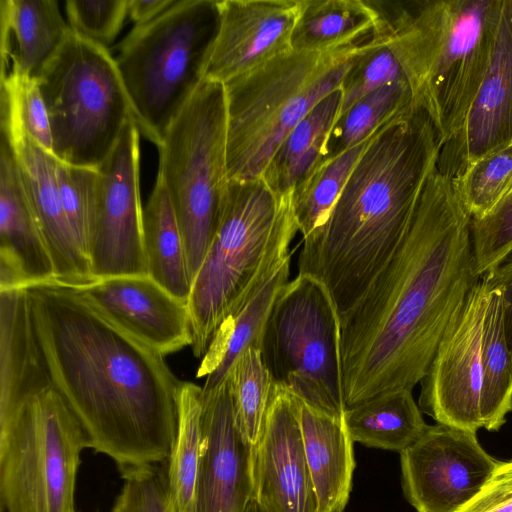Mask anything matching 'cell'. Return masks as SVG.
I'll return each mask as SVG.
<instances>
[{"instance_id":"6da1fadb","label":"cell","mask_w":512,"mask_h":512,"mask_svg":"<svg viewBox=\"0 0 512 512\" xmlns=\"http://www.w3.org/2000/svg\"><path fill=\"white\" fill-rule=\"evenodd\" d=\"M470 220L451 178L436 169L404 239L341 320L346 408L412 391L426 374L447 327L480 280Z\"/></svg>"},{"instance_id":"7a4b0ae2","label":"cell","mask_w":512,"mask_h":512,"mask_svg":"<svg viewBox=\"0 0 512 512\" xmlns=\"http://www.w3.org/2000/svg\"><path fill=\"white\" fill-rule=\"evenodd\" d=\"M51 380L82 425L90 448L120 472L168 461L182 382L163 355L58 281L25 288Z\"/></svg>"},{"instance_id":"3957f363","label":"cell","mask_w":512,"mask_h":512,"mask_svg":"<svg viewBox=\"0 0 512 512\" xmlns=\"http://www.w3.org/2000/svg\"><path fill=\"white\" fill-rule=\"evenodd\" d=\"M441 146L429 116L416 106L391 119L373 136L327 220L303 239L298 274L324 284L340 320L407 234Z\"/></svg>"},{"instance_id":"277c9868","label":"cell","mask_w":512,"mask_h":512,"mask_svg":"<svg viewBox=\"0 0 512 512\" xmlns=\"http://www.w3.org/2000/svg\"><path fill=\"white\" fill-rule=\"evenodd\" d=\"M371 36L385 44L409 83L413 104L443 145L460 129L493 56L503 0H369Z\"/></svg>"},{"instance_id":"5b68a950","label":"cell","mask_w":512,"mask_h":512,"mask_svg":"<svg viewBox=\"0 0 512 512\" xmlns=\"http://www.w3.org/2000/svg\"><path fill=\"white\" fill-rule=\"evenodd\" d=\"M297 232L292 192L276 194L262 178L228 181L216 233L188 299L195 357L204 356L221 322L291 254Z\"/></svg>"},{"instance_id":"8992f818","label":"cell","mask_w":512,"mask_h":512,"mask_svg":"<svg viewBox=\"0 0 512 512\" xmlns=\"http://www.w3.org/2000/svg\"><path fill=\"white\" fill-rule=\"evenodd\" d=\"M370 37L330 51L290 50L224 83L229 180L262 177L293 128L341 87Z\"/></svg>"},{"instance_id":"52a82bcc","label":"cell","mask_w":512,"mask_h":512,"mask_svg":"<svg viewBox=\"0 0 512 512\" xmlns=\"http://www.w3.org/2000/svg\"><path fill=\"white\" fill-rule=\"evenodd\" d=\"M218 26L216 0H176L119 45L115 61L134 121L157 147L205 80Z\"/></svg>"},{"instance_id":"ba28073f","label":"cell","mask_w":512,"mask_h":512,"mask_svg":"<svg viewBox=\"0 0 512 512\" xmlns=\"http://www.w3.org/2000/svg\"><path fill=\"white\" fill-rule=\"evenodd\" d=\"M36 79L49 116L52 154L71 166L98 169L134 120L115 58L70 29Z\"/></svg>"},{"instance_id":"9c48e42d","label":"cell","mask_w":512,"mask_h":512,"mask_svg":"<svg viewBox=\"0 0 512 512\" xmlns=\"http://www.w3.org/2000/svg\"><path fill=\"white\" fill-rule=\"evenodd\" d=\"M223 83L204 80L169 126L158 175L169 194L194 280L216 233L228 185Z\"/></svg>"},{"instance_id":"30bf717a","label":"cell","mask_w":512,"mask_h":512,"mask_svg":"<svg viewBox=\"0 0 512 512\" xmlns=\"http://www.w3.org/2000/svg\"><path fill=\"white\" fill-rule=\"evenodd\" d=\"M88 437L54 386L0 418L2 512H76L74 494Z\"/></svg>"},{"instance_id":"8fae6325","label":"cell","mask_w":512,"mask_h":512,"mask_svg":"<svg viewBox=\"0 0 512 512\" xmlns=\"http://www.w3.org/2000/svg\"><path fill=\"white\" fill-rule=\"evenodd\" d=\"M261 353L275 384L319 411L344 417L341 320L318 279L298 274L282 288Z\"/></svg>"},{"instance_id":"7c38bea8","label":"cell","mask_w":512,"mask_h":512,"mask_svg":"<svg viewBox=\"0 0 512 512\" xmlns=\"http://www.w3.org/2000/svg\"><path fill=\"white\" fill-rule=\"evenodd\" d=\"M139 136L137 124L129 121L117 145L97 169L99 188L87 244L94 280L148 275L140 198Z\"/></svg>"},{"instance_id":"4fadbf2b","label":"cell","mask_w":512,"mask_h":512,"mask_svg":"<svg viewBox=\"0 0 512 512\" xmlns=\"http://www.w3.org/2000/svg\"><path fill=\"white\" fill-rule=\"evenodd\" d=\"M489 285L480 278L441 338L420 381V410L437 423L482 428V330Z\"/></svg>"},{"instance_id":"5bb4252c","label":"cell","mask_w":512,"mask_h":512,"mask_svg":"<svg viewBox=\"0 0 512 512\" xmlns=\"http://www.w3.org/2000/svg\"><path fill=\"white\" fill-rule=\"evenodd\" d=\"M500 461L475 432L437 423L400 452L405 498L417 512H457L484 486Z\"/></svg>"},{"instance_id":"9a60e30c","label":"cell","mask_w":512,"mask_h":512,"mask_svg":"<svg viewBox=\"0 0 512 512\" xmlns=\"http://www.w3.org/2000/svg\"><path fill=\"white\" fill-rule=\"evenodd\" d=\"M267 512H318L299 401L274 383L253 464V496Z\"/></svg>"},{"instance_id":"2e32d148","label":"cell","mask_w":512,"mask_h":512,"mask_svg":"<svg viewBox=\"0 0 512 512\" xmlns=\"http://www.w3.org/2000/svg\"><path fill=\"white\" fill-rule=\"evenodd\" d=\"M255 446L235 421L227 380L202 391V441L192 512H242L253 496Z\"/></svg>"},{"instance_id":"e0dca14e","label":"cell","mask_w":512,"mask_h":512,"mask_svg":"<svg viewBox=\"0 0 512 512\" xmlns=\"http://www.w3.org/2000/svg\"><path fill=\"white\" fill-rule=\"evenodd\" d=\"M205 80L226 83L292 50L303 0H221Z\"/></svg>"},{"instance_id":"ac0fdd59","label":"cell","mask_w":512,"mask_h":512,"mask_svg":"<svg viewBox=\"0 0 512 512\" xmlns=\"http://www.w3.org/2000/svg\"><path fill=\"white\" fill-rule=\"evenodd\" d=\"M76 288L106 318L161 355L191 346L188 303L150 276L108 277Z\"/></svg>"},{"instance_id":"d6986e66","label":"cell","mask_w":512,"mask_h":512,"mask_svg":"<svg viewBox=\"0 0 512 512\" xmlns=\"http://www.w3.org/2000/svg\"><path fill=\"white\" fill-rule=\"evenodd\" d=\"M512 143V0H503L490 66L458 132L441 146L437 169L454 178Z\"/></svg>"},{"instance_id":"ffe728a7","label":"cell","mask_w":512,"mask_h":512,"mask_svg":"<svg viewBox=\"0 0 512 512\" xmlns=\"http://www.w3.org/2000/svg\"><path fill=\"white\" fill-rule=\"evenodd\" d=\"M14 151L35 220L51 255L56 281L74 287L95 281L62 206L57 159L22 129L1 125Z\"/></svg>"},{"instance_id":"44dd1931","label":"cell","mask_w":512,"mask_h":512,"mask_svg":"<svg viewBox=\"0 0 512 512\" xmlns=\"http://www.w3.org/2000/svg\"><path fill=\"white\" fill-rule=\"evenodd\" d=\"M54 281V264L30 206L14 151L1 134L0 290Z\"/></svg>"},{"instance_id":"7402d4cb","label":"cell","mask_w":512,"mask_h":512,"mask_svg":"<svg viewBox=\"0 0 512 512\" xmlns=\"http://www.w3.org/2000/svg\"><path fill=\"white\" fill-rule=\"evenodd\" d=\"M52 386L25 288L0 290V418Z\"/></svg>"},{"instance_id":"603a6c76","label":"cell","mask_w":512,"mask_h":512,"mask_svg":"<svg viewBox=\"0 0 512 512\" xmlns=\"http://www.w3.org/2000/svg\"><path fill=\"white\" fill-rule=\"evenodd\" d=\"M1 77L37 78L58 51L70 27L54 0H1Z\"/></svg>"},{"instance_id":"cb8c5ba5","label":"cell","mask_w":512,"mask_h":512,"mask_svg":"<svg viewBox=\"0 0 512 512\" xmlns=\"http://www.w3.org/2000/svg\"><path fill=\"white\" fill-rule=\"evenodd\" d=\"M299 401L303 445L318 512H344L356 466L344 417H335Z\"/></svg>"},{"instance_id":"d4e9b609","label":"cell","mask_w":512,"mask_h":512,"mask_svg":"<svg viewBox=\"0 0 512 512\" xmlns=\"http://www.w3.org/2000/svg\"><path fill=\"white\" fill-rule=\"evenodd\" d=\"M291 254L272 272L259 290L217 328L202 357L196 377H205L203 393L223 384L238 356L249 347L261 350L265 328L273 305L288 283Z\"/></svg>"},{"instance_id":"484cf974","label":"cell","mask_w":512,"mask_h":512,"mask_svg":"<svg viewBox=\"0 0 512 512\" xmlns=\"http://www.w3.org/2000/svg\"><path fill=\"white\" fill-rule=\"evenodd\" d=\"M341 102L339 88L323 98L278 147L261 177L276 194L293 192L321 162Z\"/></svg>"},{"instance_id":"4316f807","label":"cell","mask_w":512,"mask_h":512,"mask_svg":"<svg viewBox=\"0 0 512 512\" xmlns=\"http://www.w3.org/2000/svg\"><path fill=\"white\" fill-rule=\"evenodd\" d=\"M143 244L148 276L188 303L193 281L184 242L169 194L158 174L143 208Z\"/></svg>"},{"instance_id":"83f0119b","label":"cell","mask_w":512,"mask_h":512,"mask_svg":"<svg viewBox=\"0 0 512 512\" xmlns=\"http://www.w3.org/2000/svg\"><path fill=\"white\" fill-rule=\"evenodd\" d=\"M344 421L354 442L399 453L428 426L411 390L382 394L348 407Z\"/></svg>"},{"instance_id":"f1b7e54d","label":"cell","mask_w":512,"mask_h":512,"mask_svg":"<svg viewBox=\"0 0 512 512\" xmlns=\"http://www.w3.org/2000/svg\"><path fill=\"white\" fill-rule=\"evenodd\" d=\"M375 23L369 0H303L291 47L322 52L351 46L368 39Z\"/></svg>"},{"instance_id":"f546056e","label":"cell","mask_w":512,"mask_h":512,"mask_svg":"<svg viewBox=\"0 0 512 512\" xmlns=\"http://www.w3.org/2000/svg\"><path fill=\"white\" fill-rule=\"evenodd\" d=\"M485 280L489 289L482 330V428L498 431L512 412V355L504 331L500 294Z\"/></svg>"},{"instance_id":"4dcf8cb0","label":"cell","mask_w":512,"mask_h":512,"mask_svg":"<svg viewBox=\"0 0 512 512\" xmlns=\"http://www.w3.org/2000/svg\"><path fill=\"white\" fill-rule=\"evenodd\" d=\"M202 441V387L182 382L178 424L166 462L169 491L177 512H192Z\"/></svg>"},{"instance_id":"1f68e13d","label":"cell","mask_w":512,"mask_h":512,"mask_svg":"<svg viewBox=\"0 0 512 512\" xmlns=\"http://www.w3.org/2000/svg\"><path fill=\"white\" fill-rule=\"evenodd\" d=\"M412 106V92L406 79L387 84L368 94L337 118L321 162L367 140L383 125Z\"/></svg>"},{"instance_id":"d6a6232c","label":"cell","mask_w":512,"mask_h":512,"mask_svg":"<svg viewBox=\"0 0 512 512\" xmlns=\"http://www.w3.org/2000/svg\"><path fill=\"white\" fill-rule=\"evenodd\" d=\"M374 135L375 133L342 154L321 162L293 190V213L303 239L327 220L350 174Z\"/></svg>"},{"instance_id":"836d02e7","label":"cell","mask_w":512,"mask_h":512,"mask_svg":"<svg viewBox=\"0 0 512 512\" xmlns=\"http://www.w3.org/2000/svg\"><path fill=\"white\" fill-rule=\"evenodd\" d=\"M227 382L238 429L256 445L260 438L274 386L260 349L249 347L232 365Z\"/></svg>"},{"instance_id":"e575fe53","label":"cell","mask_w":512,"mask_h":512,"mask_svg":"<svg viewBox=\"0 0 512 512\" xmlns=\"http://www.w3.org/2000/svg\"><path fill=\"white\" fill-rule=\"evenodd\" d=\"M451 181L469 216H484L512 187V143L478 158Z\"/></svg>"},{"instance_id":"d590c367","label":"cell","mask_w":512,"mask_h":512,"mask_svg":"<svg viewBox=\"0 0 512 512\" xmlns=\"http://www.w3.org/2000/svg\"><path fill=\"white\" fill-rule=\"evenodd\" d=\"M1 124L22 129L52 153L49 116L36 78L20 74L1 77Z\"/></svg>"},{"instance_id":"8d00e7d4","label":"cell","mask_w":512,"mask_h":512,"mask_svg":"<svg viewBox=\"0 0 512 512\" xmlns=\"http://www.w3.org/2000/svg\"><path fill=\"white\" fill-rule=\"evenodd\" d=\"M470 239L479 278L512 258V187L487 214L471 218Z\"/></svg>"},{"instance_id":"74e56055","label":"cell","mask_w":512,"mask_h":512,"mask_svg":"<svg viewBox=\"0 0 512 512\" xmlns=\"http://www.w3.org/2000/svg\"><path fill=\"white\" fill-rule=\"evenodd\" d=\"M404 79L405 74L392 51L371 36L343 79L339 116L375 90Z\"/></svg>"},{"instance_id":"f35d334b","label":"cell","mask_w":512,"mask_h":512,"mask_svg":"<svg viewBox=\"0 0 512 512\" xmlns=\"http://www.w3.org/2000/svg\"><path fill=\"white\" fill-rule=\"evenodd\" d=\"M57 182L67 220L87 257L90 225L99 188L98 170L75 167L57 160Z\"/></svg>"},{"instance_id":"ab89813d","label":"cell","mask_w":512,"mask_h":512,"mask_svg":"<svg viewBox=\"0 0 512 512\" xmlns=\"http://www.w3.org/2000/svg\"><path fill=\"white\" fill-rule=\"evenodd\" d=\"M124 483L111 512H177L166 462L121 473Z\"/></svg>"},{"instance_id":"60d3db41","label":"cell","mask_w":512,"mask_h":512,"mask_svg":"<svg viewBox=\"0 0 512 512\" xmlns=\"http://www.w3.org/2000/svg\"><path fill=\"white\" fill-rule=\"evenodd\" d=\"M72 32L107 48L128 15V0H69L65 3Z\"/></svg>"},{"instance_id":"b9f144b4","label":"cell","mask_w":512,"mask_h":512,"mask_svg":"<svg viewBox=\"0 0 512 512\" xmlns=\"http://www.w3.org/2000/svg\"><path fill=\"white\" fill-rule=\"evenodd\" d=\"M457 512H512V460L500 461L481 490Z\"/></svg>"},{"instance_id":"7bdbcfd3","label":"cell","mask_w":512,"mask_h":512,"mask_svg":"<svg viewBox=\"0 0 512 512\" xmlns=\"http://www.w3.org/2000/svg\"><path fill=\"white\" fill-rule=\"evenodd\" d=\"M483 278L487 279L500 294L504 331L512 355V258Z\"/></svg>"},{"instance_id":"ee69618b","label":"cell","mask_w":512,"mask_h":512,"mask_svg":"<svg viewBox=\"0 0 512 512\" xmlns=\"http://www.w3.org/2000/svg\"><path fill=\"white\" fill-rule=\"evenodd\" d=\"M176 0H128V15L135 26L147 24L169 9Z\"/></svg>"},{"instance_id":"f6af8a7d","label":"cell","mask_w":512,"mask_h":512,"mask_svg":"<svg viewBox=\"0 0 512 512\" xmlns=\"http://www.w3.org/2000/svg\"><path fill=\"white\" fill-rule=\"evenodd\" d=\"M242 512H267L254 498L248 502L247 506Z\"/></svg>"}]
</instances>
